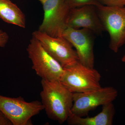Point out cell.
<instances>
[{"instance_id":"6da1fadb","label":"cell","mask_w":125,"mask_h":125,"mask_svg":"<svg viewBox=\"0 0 125 125\" xmlns=\"http://www.w3.org/2000/svg\"><path fill=\"white\" fill-rule=\"evenodd\" d=\"M41 83V102L46 114L50 119L63 124L71 113L73 93L60 81L42 79Z\"/></svg>"},{"instance_id":"7a4b0ae2","label":"cell","mask_w":125,"mask_h":125,"mask_svg":"<svg viewBox=\"0 0 125 125\" xmlns=\"http://www.w3.org/2000/svg\"><path fill=\"white\" fill-rule=\"evenodd\" d=\"M101 74L94 68L87 67L79 61L64 68L60 82L72 93H86L102 88Z\"/></svg>"},{"instance_id":"3957f363","label":"cell","mask_w":125,"mask_h":125,"mask_svg":"<svg viewBox=\"0 0 125 125\" xmlns=\"http://www.w3.org/2000/svg\"><path fill=\"white\" fill-rule=\"evenodd\" d=\"M32 69L42 79L60 81L64 68L45 50L40 42L32 36L27 47Z\"/></svg>"},{"instance_id":"277c9868","label":"cell","mask_w":125,"mask_h":125,"mask_svg":"<svg viewBox=\"0 0 125 125\" xmlns=\"http://www.w3.org/2000/svg\"><path fill=\"white\" fill-rule=\"evenodd\" d=\"M43 110L39 101L28 102L21 96L11 98L0 94V111L13 125H32L31 118Z\"/></svg>"},{"instance_id":"5b68a950","label":"cell","mask_w":125,"mask_h":125,"mask_svg":"<svg viewBox=\"0 0 125 125\" xmlns=\"http://www.w3.org/2000/svg\"><path fill=\"white\" fill-rule=\"evenodd\" d=\"M96 7L105 31L110 36L109 48L117 53L125 44V6L111 7L102 5Z\"/></svg>"},{"instance_id":"8992f818","label":"cell","mask_w":125,"mask_h":125,"mask_svg":"<svg viewBox=\"0 0 125 125\" xmlns=\"http://www.w3.org/2000/svg\"><path fill=\"white\" fill-rule=\"evenodd\" d=\"M42 5L44 16L39 28L40 32L52 37L62 36L67 27L70 10L65 0H38Z\"/></svg>"},{"instance_id":"52a82bcc","label":"cell","mask_w":125,"mask_h":125,"mask_svg":"<svg viewBox=\"0 0 125 125\" xmlns=\"http://www.w3.org/2000/svg\"><path fill=\"white\" fill-rule=\"evenodd\" d=\"M118 96V92L111 87L101 88L86 93H73L71 113L83 117L99 106L112 102Z\"/></svg>"},{"instance_id":"ba28073f","label":"cell","mask_w":125,"mask_h":125,"mask_svg":"<svg viewBox=\"0 0 125 125\" xmlns=\"http://www.w3.org/2000/svg\"><path fill=\"white\" fill-rule=\"evenodd\" d=\"M32 35L63 68L72 65L79 61L76 51L63 36L52 37L38 30L34 31Z\"/></svg>"},{"instance_id":"9c48e42d","label":"cell","mask_w":125,"mask_h":125,"mask_svg":"<svg viewBox=\"0 0 125 125\" xmlns=\"http://www.w3.org/2000/svg\"><path fill=\"white\" fill-rule=\"evenodd\" d=\"M93 33L87 29H75L67 27L62 35L75 48L79 61L91 68H94V62Z\"/></svg>"},{"instance_id":"30bf717a","label":"cell","mask_w":125,"mask_h":125,"mask_svg":"<svg viewBox=\"0 0 125 125\" xmlns=\"http://www.w3.org/2000/svg\"><path fill=\"white\" fill-rule=\"evenodd\" d=\"M67 26L75 29H87L97 34H101L105 31L98 14L97 7L93 5L70 9Z\"/></svg>"},{"instance_id":"8fae6325","label":"cell","mask_w":125,"mask_h":125,"mask_svg":"<svg viewBox=\"0 0 125 125\" xmlns=\"http://www.w3.org/2000/svg\"><path fill=\"white\" fill-rule=\"evenodd\" d=\"M101 112L95 116L83 118L71 113L67 118L70 125H112L115 114V107L112 102L102 106Z\"/></svg>"},{"instance_id":"7c38bea8","label":"cell","mask_w":125,"mask_h":125,"mask_svg":"<svg viewBox=\"0 0 125 125\" xmlns=\"http://www.w3.org/2000/svg\"><path fill=\"white\" fill-rule=\"evenodd\" d=\"M0 18L8 23L23 28L26 27L24 14L10 0H0Z\"/></svg>"},{"instance_id":"4fadbf2b","label":"cell","mask_w":125,"mask_h":125,"mask_svg":"<svg viewBox=\"0 0 125 125\" xmlns=\"http://www.w3.org/2000/svg\"><path fill=\"white\" fill-rule=\"evenodd\" d=\"M70 9L86 5L97 7L102 5L98 0H65Z\"/></svg>"},{"instance_id":"5bb4252c","label":"cell","mask_w":125,"mask_h":125,"mask_svg":"<svg viewBox=\"0 0 125 125\" xmlns=\"http://www.w3.org/2000/svg\"><path fill=\"white\" fill-rule=\"evenodd\" d=\"M103 5L111 7H123L125 6V0H98Z\"/></svg>"},{"instance_id":"9a60e30c","label":"cell","mask_w":125,"mask_h":125,"mask_svg":"<svg viewBox=\"0 0 125 125\" xmlns=\"http://www.w3.org/2000/svg\"><path fill=\"white\" fill-rule=\"evenodd\" d=\"M9 39V35L7 33L0 29V47H5Z\"/></svg>"},{"instance_id":"2e32d148","label":"cell","mask_w":125,"mask_h":125,"mask_svg":"<svg viewBox=\"0 0 125 125\" xmlns=\"http://www.w3.org/2000/svg\"><path fill=\"white\" fill-rule=\"evenodd\" d=\"M0 125H13L1 111H0Z\"/></svg>"},{"instance_id":"e0dca14e","label":"cell","mask_w":125,"mask_h":125,"mask_svg":"<svg viewBox=\"0 0 125 125\" xmlns=\"http://www.w3.org/2000/svg\"><path fill=\"white\" fill-rule=\"evenodd\" d=\"M122 62L125 63V55L123 56V57L122 58Z\"/></svg>"}]
</instances>
